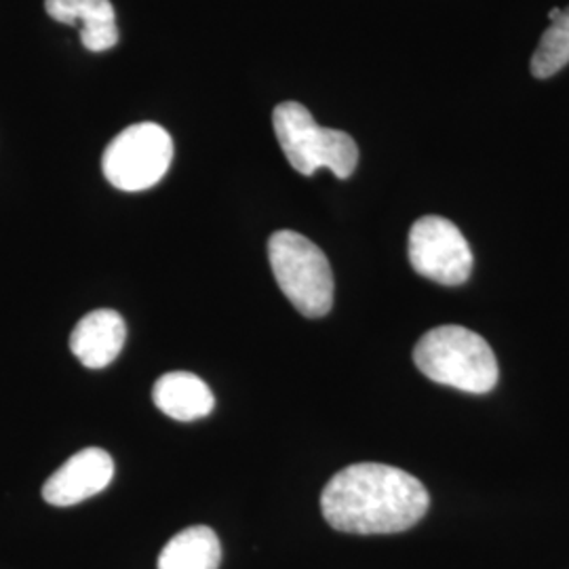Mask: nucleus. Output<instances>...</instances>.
Here are the masks:
<instances>
[{"instance_id":"nucleus-1","label":"nucleus","mask_w":569,"mask_h":569,"mask_svg":"<svg viewBox=\"0 0 569 569\" xmlns=\"http://www.w3.org/2000/svg\"><path fill=\"white\" fill-rule=\"evenodd\" d=\"M428 491L401 468L361 462L331 477L321 493L327 523L346 533H399L427 515Z\"/></svg>"},{"instance_id":"nucleus-2","label":"nucleus","mask_w":569,"mask_h":569,"mask_svg":"<svg viewBox=\"0 0 569 569\" xmlns=\"http://www.w3.org/2000/svg\"><path fill=\"white\" fill-rule=\"evenodd\" d=\"M413 363L428 380L472 395L489 392L500 376L491 346L462 326L430 329L413 348Z\"/></svg>"},{"instance_id":"nucleus-3","label":"nucleus","mask_w":569,"mask_h":569,"mask_svg":"<svg viewBox=\"0 0 569 569\" xmlns=\"http://www.w3.org/2000/svg\"><path fill=\"white\" fill-rule=\"evenodd\" d=\"M272 124L287 161L298 173L312 176L319 169H329L338 180H348L355 173L359 163L357 142L345 131L321 127L302 103H279L272 112Z\"/></svg>"},{"instance_id":"nucleus-4","label":"nucleus","mask_w":569,"mask_h":569,"mask_svg":"<svg viewBox=\"0 0 569 569\" xmlns=\"http://www.w3.org/2000/svg\"><path fill=\"white\" fill-rule=\"evenodd\" d=\"M268 260L287 300L308 319H321L333 306V272L326 253L293 230L268 239Z\"/></svg>"},{"instance_id":"nucleus-5","label":"nucleus","mask_w":569,"mask_h":569,"mask_svg":"<svg viewBox=\"0 0 569 569\" xmlns=\"http://www.w3.org/2000/svg\"><path fill=\"white\" fill-rule=\"evenodd\" d=\"M173 161V140L157 122H138L108 143L106 180L124 192H142L161 182Z\"/></svg>"},{"instance_id":"nucleus-6","label":"nucleus","mask_w":569,"mask_h":569,"mask_svg":"<svg viewBox=\"0 0 569 569\" xmlns=\"http://www.w3.org/2000/svg\"><path fill=\"white\" fill-rule=\"evenodd\" d=\"M409 262L420 277L458 287L472 272V251L460 228L441 216H425L409 230Z\"/></svg>"},{"instance_id":"nucleus-7","label":"nucleus","mask_w":569,"mask_h":569,"mask_svg":"<svg viewBox=\"0 0 569 569\" xmlns=\"http://www.w3.org/2000/svg\"><path fill=\"white\" fill-rule=\"evenodd\" d=\"M114 460L108 451L87 448L70 456L42 486V498L51 507H74L102 493L112 483Z\"/></svg>"},{"instance_id":"nucleus-8","label":"nucleus","mask_w":569,"mask_h":569,"mask_svg":"<svg viewBox=\"0 0 569 569\" xmlns=\"http://www.w3.org/2000/svg\"><path fill=\"white\" fill-rule=\"evenodd\" d=\"M127 340L124 319L117 310L100 308L84 315L70 336V350L87 369L110 366Z\"/></svg>"},{"instance_id":"nucleus-9","label":"nucleus","mask_w":569,"mask_h":569,"mask_svg":"<svg viewBox=\"0 0 569 569\" xmlns=\"http://www.w3.org/2000/svg\"><path fill=\"white\" fill-rule=\"evenodd\" d=\"M51 20L66 26L82 23L81 42L87 51L100 53L119 42L117 16L110 0H44Z\"/></svg>"},{"instance_id":"nucleus-10","label":"nucleus","mask_w":569,"mask_h":569,"mask_svg":"<svg viewBox=\"0 0 569 569\" xmlns=\"http://www.w3.org/2000/svg\"><path fill=\"white\" fill-rule=\"evenodd\" d=\"M154 406L178 422H194L209 416L216 406L211 388L190 371H169L152 388Z\"/></svg>"},{"instance_id":"nucleus-11","label":"nucleus","mask_w":569,"mask_h":569,"mask_svg":"<svg viewBox=\"0 0 569 569\" xmlns=\"http://www.w3.org/2000/svg\"><path fill=\"white\" fill-rule=\"evenodd\" d=\"M220 561L218 533L207 526H192L167 542L159 555V569H218Z\"/></svg>"},{"instance_id":"nucleus-12","label":"nucleus","mask_w":569,"mask_h":569,"mask_svg":"<svg viewBox=\"0 0 569 569\" xmlns=\"http://www.w3.org/2000/svg\"><path fill=\"white\" fill-rule=\"evenodd\" d=\"M569 63V7L552 20L549 30L542 34L533 56L531 74L536 79H549Z\"/></svg>"},{"instance_id":"nucleus-13","label":"nucleus","mask_w":569,"mask_h":569,"mask_svg":"<svg viewBox=\"0 0 569 569\" xmlns=\"http://www.w3.org/2000/svg\"><path fill=\"white\" fill-rule=\"evenodd\" d=\"M559 13H561V9H550V13H549L550 21L555 20V18H557V16H559Z\"/></svg>"}]
</instances>
